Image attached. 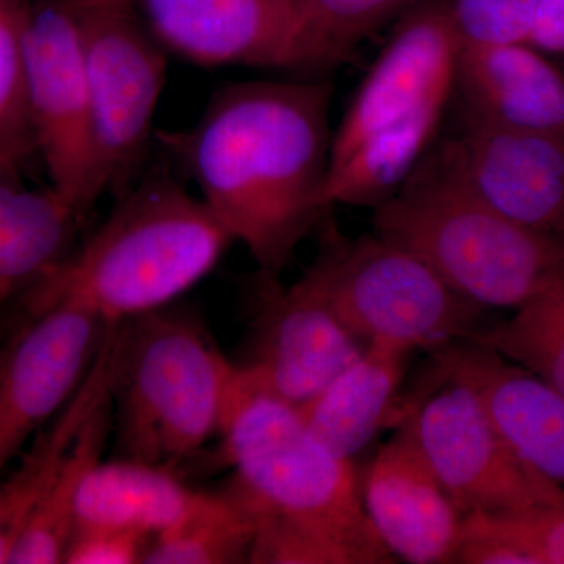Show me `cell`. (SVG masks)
Listing matches in <instances>:
<instances>
[{
	"label": "cell",
	"mask_w": 564,
	"mask_h": 564,
	"mask_svg": "<svg viewBox=\"0 0 564 564\" xmlns=\"http://www.w3.org/2000/svg\"><path fill=\"white\" fill-rule=\"evenodd\" d=\"M111 436L110 397L96 410L77 436L61 473L41 497L11 551V564L65 562L79 527V494L85 477L101 462Z\"/></svg>",
	"instance_id": "7402d4cb"
},
{
	"label": "cell",
	"mask_w": 564,
	"mask_h": 564,
	"mask_svg": "<svg viewBox=\"0 0 564 564\" xmlns=\"http://www.w3.org/2000/svg\"><path fill=\"white\" fill-rule=\"evenodd\" d=\"M237 375L192 314L166 306L117 323L110 403L118 454L177 470L220 436Z\"/></svg>",
	"instance_id": "8992f818"
},
{
	"label": "cell",
	"mask_w": 564,
	"mask_h": 564,
	"mask_svg": "<svg viewBox=\"0 0 564 564\" xmlns=\"http://www.w3.org/2000/svg\"><path fill=\"white\" fill-rule=\"evenodd\" d=\"M467 339L500 352L564 395V278L513 317L481 326Z\"/></svg>",
	"instance_id": "484cf974"
},
{
	"label": "cell",
	"mask_w": 564,
	"mask_h": 564,
	"mask_svg": "<svg viewBox=\"0 0 564 564\" xmlns=\"http://www.w3.org/2000/svg\"><path fill=\"white\" fill-rule=\"evenodd\" d=\"M310 269L337 321L362 344L432 351L481 328L484 306L375 234L348 240L329 229Z\"/></svg>",
	"instance_id": "52a82bcc"
},
{
	"label": "cell",
	"mask_w": 564,
	"mask_h": 564,
	"mask_svg": "<svg viewBox=\"0 0 564 564\" xmlns=\"http://www.w3.org/2000/svg\"><path fill=\"white\" fill-rule=\"evenodd\" d=\"M361 492L370 522L397 560L454 563L464 514L406 429L395 426L367 467Z\"/></svg>",
	"instance_id": "2e32d148"
},
{
	"label": "cell",
	"mask_w": 564,
	"mask_h": 564,
	"mask_svg": "<svg viewBox=\"0 0 564 564\" xmlns=\"http://www.w3.org/2000/svg\"><path fill=\"white\" fill-rule=\"evenodd\" d=\"M259 513L242 486L206 492L184 521L152 538L147 564L250 563Z\"/></svg>",
	"instance_id": "603a6c76"
},
{
	"label": "cell",
	"mask_w": 564,
	"mask_h": 564,
	"mask_svg": "<svg viewBox=\"0 0 564 564\" xmlns=\"http://www.w3.org/2000/svg\"><path fill=\"white\" fill-rule=\"evenodd\" d=\"M372 223L375 236L410 251L485 310H519L564 278L563 240L530 231L486 203L454 140L426 151L373 207Z\"/></svg>",
	"instance_id": "277c9868"
},
{
	"label": "cell",
	"mask_w": 564,
	"mask_h": 564,
	"mask_svg": "<svg viewBox=\"0 0 564 564\" xmlns=\"http://www.w3.org/2000/svg\"><path fill=\"white\" fill-rule=\"evenodd\" d=\"M166 51L196 65L296 70V0H137Z\"/></svg>",
	"instance_id": "4fadbf2b"
},
{
	"label": "cell",
	"mask_w": 564,
	"mask_h": 564,
	"mask_svg": "<svg viewBox=\"0 0 564 564\" xmlns=\"http://www.w3.org/2000/svg\"><path fill=\"white\" fill-rule=\"evenodd\" d=\"M455 91L464 115L564 139V73L529 44H464Z\"/></svg>",
	"instance_id": "e0dca14e"
},
{
	"label": "cell",
	"mask_w": 564,
	"mask_h": 564,
	"mask_svg": "<svg viewBox=\"0 0 564 564\" xmlns=\"http://www.w3.org/2000/svg\"><path fill=\"white\" fill-rule=\"evenodd\" d=\"M113 328L79 391L33 436L31 447L21 452L18 466L0 475V564L10 562L25 522L61 473L85 423L110 397Z\"/></svg>",
	"instance_id": "44dd1931"
},
{
	"label": "cell",
	"mask_w": 564,
	"mask_h": 564,
	"mask_svg": "<svg viewBox=\"0 0 564 564\" xmlns=\"http://www.w3.org/2000/svg\"><path fill=\"white\" fill-rule=\"evenodd\" d=\"M231 243L203 199L170 177H148L117 198L102 225L22 300L28 307L73 303L124 322L172 306Z\"/></svg>",
	"instance_id": "3957f363"
},
{
	"label": "cell",
	"mask_w": 564,
	"mask_h": 564,
	"mask_svg": "<svg viewBox=\"0 0 564 564\" xmlns=\"http://www.w3.org/2000/svg\"><path fill=\"white\" fill-rule=\"evenodd\" d=\"M329 80L226 85L188 133L173 135L212 214L278 280L332 207Z\"/></svg>",
	"instance_id": "6da1fadb"
},
{
	"label": "cell",
	"mask_w": 564,
	"mask_h": 564,
	"mask_svg": "<svg viewBox=\"0 0 564 564\" xmlns=\"http://www.w3.org/2000/svg\"><path fill=\"white\" fill-rule=\"evenodd\" d=\"M221 458L259 513L252 564H392L348 459L315 440L293 404L237 375Z\"/></svg>",
	"instance_id": "7a4b0ae2"
},
{
	"label": "cell",
	"mask_w": 564,
	"mask_h": 564,
	"mask_svg": "<svg viewBox=\"0 0 564 564\" xmlns=\"http://www.w3.org/2000/svg\"><path fill=\"white\" fill-rule=\"evenodd\" d=\"M429 352L430 377L469 386L516 455L564 491L563 393L470 339Z\"/></svg>",
	"instance_id": "5bb4252c"
},
{
	"label": "cell",
	"mask_w": 564,
	"mask_h": 564,
	"mask_svg": "<svg viewBox=\"0 0 564 564\" xmlns=\"http://www.w3.org/2000/svg\"><path fill=\"white\" fill-rule=\"evenodd\" d=\"M28 310L0 351V475L79 391L115 325L73 303Z\"/></svg>",
	"instance_id": "8fae6325"
},
{
	"label": "cell",
	"mask_w": 564,
	"mask_h": 564,
	"mask_svg": "<svg viewBox=\"0 0 564 564\" xmlns=\"http://www.w3.org/2000/svg\"><path fill=\"white\" fill-rule=\"evenodd\" d=\"M538 0H451L464 44H527Z\"/></svg>",
	"instance_id": "83f0119b"
},
{
	"label": "cell",
	"mask_w": 564,
	"mask_h": 564,
	"mask_svg": "<svg viewBox=\"0 0 564 564\" xmlns=\"http://www.w3.org/2000/svg\"><path fill=\"white\" fill-rule=\"evenodd\" d=\"M251 325L245 380L295 408L313 400L367 345L337 321L307 269L291 288L262 280Z\"/></svg>",
	"instance_id": "7c38bea8"
},
{
	"label": "cell",
	"mask_w": 564,
	"mask_h": 564,
	"mask_svg": "<svg viewBox=\"0 0 564 564\" xmlns=\"http://www.w3.org/2000/svg\"><path fill=\"white\" fill-rule=\"evenodd\" d=\"M124 2H132V3H135L137 0H124Z\"/></svg>",
	"instance_id": "4dcf8cb0"
},
{
	"label": "cell",
	"mask_w": 564,
	"mask_h": 564,
	"mask_svg": "<svg viewBox=\"0 0 564 564\" xmlns=\"http://www.w3.org/2000/svg\"><path fill=\"white\" fill-rule=\"evenodd\" d=\"M425 0H296V70L318 73L350 61L356 47L392 18Z\"/></svg>",
	"instance_id": "cb8c5ba5"
},
{
	"label": "cell",
	"mask_w": 564,
	"mask_h": 564,
	"mask_svg": "<svg viewBox=\"0 0 564 564\" xmlns=\"http://www.w3.org/2000/svg\"><path fill=\"white\" fill-rule=\"evenodd\" d=\"M563 65H564V57H563Z\"/></svg>",
	"instance_id": "1f68e13d"
},
{
	"label": "cell",
	"mask_w": 564,
	"mask_h": 564,
	"mask_svg": "<svg viewBox=\"0 0 564 564\" xmlns=\"http://www.w3.org/2000/svg\"><path fill=\"white\" fill-rule=\"evenodd\" d=\"M463 564H564V503L464 518Z\"/></svg>",
	"instance_id": "d4e9b609"
},
{
	"label": "cell",
	"mask_w": 564,
	"mask_h": 564,
	"mask_svg": "<svg viewBox=\"0 0 564 564\" xmlns=\"http://www.w3.org/2000/svg\"><path fill=\"white\" fill-rule=\"evenodd\" d=\"M204 491L172 467L121 458L96 463L79 494V525H106L158 536L198 507Z\"/></svg>",
	"instance_id": "ffe728a7"
},
{
	"label": "cell",
	"mask_w": 564,
	"mask_h": 564,
	"mask_svg": "<svg viewBox=\"0 0 564 564\" xmlns=\"http://www.w3.org/2000/svg\"><path fill=\"white\" fill-rule=\"evenodd\" d=\"M527 44L564 57V0H538Z\"/></svg>",
	"instance_id": "f546056e"
},
{
	"label": "cell",
	"mask_w": 564,
	"mask_h": 564,
	"mask_svg": "<svg viewBox=\"0 0 564 564\" xmlns=\"http://www.w3.org/2000/svg\"><path fill=\"white\" fill-rule=\"evenodd\" d=\"M82 220L52 188L0 173V307L24 299L69 254Z\"/></svg>",
	"instance_id": "d6986e66"
},
{
	"label": "cell",
	"mask_w": 564,
	"mask_h": 564,
	"mask_svg": "<svg viewBox=\"0 0 564 564\" xmlns=\"http://www.w3.org/2000/svg\"><path fill=\"white\" fill-rule=\"evenodd\" d=\"M29 2L0 0V173L14 176L36 155L24 43Z\"/></svg>",
	"instance_id": "4316f807"
},
{
	"label": "cell",
	"mask_w": 564,
	"mask_h": 564,
	"mask_svg": "<svg viewBox=\"0 0 564 564\" xmlns=\"http://www.w3.org/2000/svg\"><path fill=\"white\" fill-rule=\"evenodd\" d=\"M454 139L478 195L518 225L564 242V139L464 115Z\"/></svg>",
	"instance_id": "9a60e30c"
},
{
	"label": "cell",
	"mask_w": 564,
	"mask_h": 564,
	"mask_svg": "<svg viewBox=\"0 0 564 564\" xmlns=\"http://www.w3.org/2000/svg\"><path fill=\"white\" fill-rule=\"evenodd\" d=\"M24 43L36 155L52 191L84 218L107 192V180L79 25L69 3L31 0Z\"/></svg>",
	"instance_id": "30bf717a"
},
{
	"label": "cell",
	"mask_w": 564,
	"mask_h": 564,
	"mask_svg": "<svg viewBox=\"0 0 564 564\" xmlns=\"http://www.w3.org/2000/svg\"><path fill=\"white\" fill-rule=\"evenodd\" d=\"M413 351L369 344L362 355L310 402L296 408L315 440L351 462L392 422L408 358Z\"/></svg>",
	"instance_id": "ac0fdd59"
},
{
	"label": "cell",
	"mask_w": 564,
	"mask_h": 564,
	"mask_svg": "<svg viewBox=\"0 0 564 564\" xmlns=\"http://www.w3.org/2000/svg\"><path fill=\"white\" fill-rule=\"evenodd\" d=\"M79 25L107 192L137 184L166 76V50L124 0H66Z\"/></svg>",
	"instance_id": "9c48e42d"
},
{
	"label": "cell",
	"mask_w": 564,
	"mask_h": 564,
	"mask_svg": "<svg viewBox=\"0 0 564 564\" xmlns=\"http://www.w3.org/2000/svg\"><path fill=\"white\" fill-rule=\"evenodd\" d=\"M392 423L414 437L464 518L564 503L563 489L516 455L469 386L429 375L421 391L397 402Z\"/></svg>",
	"instance_id": "ba28073f"
},
{
	"label": "cell",
	"mask_w": 564,
	"mask_h": 564,
	"mask_svg": "<svg viewBox=\"0 0 564 564\" xmlns=\"http://www.w3.org/2000/svg\"><path fill=\"white\" fill-rule=\"evenodd\" d=\"M459 47L447 0L408 11L333 133L329 173L345 203L384 202L432 148L455 93Z\"/></svg>",
	"instance_id": "5b68a950"
},
{
	"label": "cell",
	"mask_w": 564,
	"mask_h": 564,
	"mask_svg": "<svg viewBox=\"0 0 564 564\" xmlns=\"http://www.w3.org/2000/svg\"><path fill=\"white\" fill-rule=\"evenodd\" d=\"M152 541L151 534L118 527H77L65 562L68 564H135L143 563Z\"/></svg>",
	"instance_id": "f1b7e54d"
}]
</instances>
